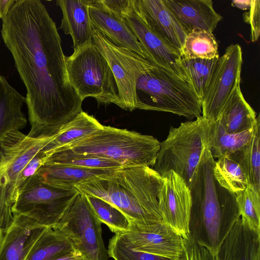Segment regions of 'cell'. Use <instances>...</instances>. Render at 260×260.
<instances>
[{"label":"cell","mask_w":260,"mask_h":260,"mask_svg":"<svg viewBox=\"0 0 260 260\" xmlns=\"http://www.w3.org/2000/svg\"><path fill=\"white\" fill-rule=\"evenodd\" d=\"M1 32L26 89L28 137L50 134L82 111L55 23L41 1L16 0L2 19Z\"/></svg>","instance_id":"cell-1"},{"label":"cell","mask_w":260,"mask_h":260,"mask_svg":"<svg viewBox=\"0 0 260 260\" xmlns=\"http://www.w3.org/2000/svg\"><path fill=\"white\" fill-rule=\"evenodd\" d=\"M164 177L151 167L123 166L75 187L85 196L101 198L128 219L132 232L164 222L159 208Z\"/></svg>","instance_id":"cell-2"},{"label":"cell","mask_w":260,"mask_h":260,"mask_svg":"<svg viewBox=\"0 0 260 260\" xmlns=\"http://www.w3.org/2000/svg\"><path fill=\"white\" fill-rule=\"evenodd\" d=\"M214 161L208 144L188 187L191 198L188 233L215 254L240 215L236 193L220 186L214 177Z\"/></svg>","instance_id":"cell-3"},{"label":"cell","mask_w":260,"mask_h":260,"mask_svg":"<svg viewBox=\"0 0 260 260\" xmlns=\"http://www.w3.org/2000/svg\"><path fill=\"white\" fill-rule=\"evenodd\" d=\"M128 58L136 80V109L191 120L201 116V101L188 82L131 50Z\"/></svg>","instance_id":"cell-4"},{"label":"cell","mask_w":260,"mask_h":260,"mask_svg":"<svg viewBox=\"0 0 260 260\" xmlns=\"http://www.w3.org/2000/svg\"><path fill=\"white\" fill-rule=\"evenodd\" d=\"M159 147L160 142L152 136L103 125L85 138L58 150L69 149L112 160L123 166L152 167Z\"/></svg>","instance_id":"cell-5"},{"label":"cell","mask_w":260,"mask_h":260,"mask_svg":"<svg viewBox=\"0 0 260 260\" xmlns=\"http://www.w3.org/2000/svg\"><path fill=\"white\" fill-rule=\"evenodd\" d=\"M208 125L209 122L200 116L177 127L171 126L167 138L160 142L153 169L162 177L174 171L189 187L208 144Z\"/></svg>","instance_id":"cell-6"},{"label":"cell","mask_w":260,"mask_h":260,"mask_svg":"<svg viewBox=\"0 0 260 260\" xmlns=\"http://www.w3.org/2000/svg\"><path fill=\"white\" fill-rule=\"evenodd\" d=\"M54 138H35L15 131L0 141V228L4 233L14 221L12 211L20 174L30 159Z\"/></svg>","instance_id":"cell-7"},{"label":"cell","mask_w":260,"mask_h":260,"mask_svg":"<svg viewBox=\"0 0 260 260\" xmlns=\"http://www.w3.org/2000/svg\"><path fill=\"white\" fill-rule=\"evenodd\" d=\"M65 60L70 83L82 101L92 97L99 104H114L121 107L112 70L93 43L66 56Z\"/></svg>","instance_id":"cell-8"},{"label":"cell","mask_w":260,"mask_h":260,"mask_svg":"<svg viewBox=\"0 0 260 260\" xmlns=\"http://www.w3.org/2000/svg\"><path fill=\"white\" fill-rule=\"evenodd\" d=\"M79 193L76 187L52 185L36 174L18 190L12 213L13 215L24 216L53 229Z\"/></svg>","instance_id":"cell-9"},{"label":"cell","mask_w":260,"mask_h":260,"mask_svg":"<svg viewBox=\"0 0 260 260\" xmlns=\"http://www.w3.org/2000/svg\"><path fill=\"white\" fill-rule=\"evenodd\" d=\"M53 229L71 238L78 251L89 260H108V251L102 237V222L84 194L80 192Z\"/></svg>","instance_id":"cell-10"},{"label":"cell","mask_w":260,"mask_h":260,"mask_svg":"<svg viewBox=\"0 0 260 260\" xmlns=\"http://www.w3.org/2000/svg\"><path fill=\"white\" fill-rule=\"evenodd\" d=\"M243 63L239 44H231L219 57L201 100L202 116L209 122L216 121L236 86L240 84Z\"/></svg>","instance_id":"cell-11"},{"label":"cell","mask_w":260,"mask_h":260,"mask_svg":"<svg viewBox=\"0 0 260 260\" xmlns=\"http://www.w3.org/2000/svg\"><path fill=\"white\" fill-rule=\"evenodd\" d=\"M121 16L142 45L150 61L188 83L180 66L181 52L150 28L136 9L134 0L130 8Z\"/></svg>","instance_id":"cell-12"},{"label":"cell","mask_w":260,"mask_h":260,"mask_svg":"<svg viewBox=\"0 0 260 260\" xmlns=\"http://www.w3.org/2000/svg\"><path fill=\"white\" fill-rule=\"evenodd\" d=\"M159 197V208L164 222L182 238L188 235L191 205L190 189L185 181L173 171L164 176Z\"/></svg>","instance_id":"cell-13"},{"label":"cell","mask_w":260,"mask_h":260,"mask_svg":"<svg viewBox=\"0 0 260 260\" xmlns=\"http://www.w3.org/2000/svg\"><path fill=\"white\" fill-rule=\"evenodd\" d=\"M92 43L105 57L116 81L121 108L136 109V80L129 64L128 49L114 45L101 32L95 30Z\"/></svg>","instance_id":"cell-14"},{"label":"cell","mask_w":260,"mask_h":260,"mask_svg":"<svg viewBox=\"0 0 260 260\" xmlns=\"http://www.w3.org/2000/svg\"><path fill=\"white\" fill-rule=\"evenodd\" d=\"M122 234L131 247L138 251L171 260H176L183 252V238L165 222L149 225L142 232Z\"/></svg>","instance_id":"cell-15"},{"label":"cell","mask_w":260,"mask_h":260,"mask_svg":"<svg viewBox=\"0 0 260 260\" xmlns=\"http://www.w3.org/2000/svg\"><path fill=\"white\" fill-rule=\"evenodd\" d=\"M88 13L94 30L101 32L114 45L148 60L142 45L122 16L106 9L99 0H89Z\"/></svg>","instance_id":"cell-16"},{"label":"cell","mask_w":260,"mask_h":260,"mask_svg":"<svg viewBox=\"0 0 260 260\" xmlns=\"http://www.w3.org/2000/svg\"><path fill=\"white\" fill-rule=\"evenodd\" d=\"M134 5L150 28L181 53L187 34L163 0H134Z\"/></svg>","instance_id":"cell-17"},{"label":"cell","mask_w":260,"mask_h":260,"mask_svg":"<svg viewBox=\"0 0 260 260\" xmlns=\"http://www.w3.org/2000/svg\"><path fill=\"white\" fill-rule=\"evenodd\" d=\"M13 216V223L4 235L0 260H25L37 241L48 228L24 216Z\"/></svg>","instance_id":"cell-18"},{"label":"cell","mask_w":260,"mask_h":260,"mask_svg":"<svg viewBox=\"0 0 260 260\" xmlns=\"http://www.w3.org/2000/svg\"><path fill=\"white\" fill-rule=\"evenodd\" d=\"M216 260H260V232L241 217L235 223L215 253Z\"/></svg>","instance_id":"cell-19"},{"label":"cell","mask_w":260,"mask_h":260,"mask_svg":"<svg viewBox=\"0 0 260 260\" xmlns=\"http://www.w3.org/2000/svg\"><path fill=\"white\" fill-rule=\"evenodd\" d=\"M187 34L194 29L212 32L221 16L213 8L211 0H163Z\"/></svg>","instance_id":"cell-20"},{"label":"cell","mask_w":260,"mask_h":260,"mask_svg":"<svg viewBox=\"0 0 260 260\" xmlns=\"http://www.w3.org/2000/svg\"><path fill=\"white\" fill-rule=\"evenodd\" d=\"M62 13L59 27L72 38L74 51L92 43L94 30L88 13L89 0H57Z\"/></svg>","instance_id":"cell-21"},{"label":"cell","mask_w":260,"mask_h":260,"mask_svg":"<svg viewBox=\"0 0 260 260\" xmlns=\"http://www.w3.org/2000/svg\"><path fill=\"white\" fill-rule=\"evenodd\" d=\"M25 98L0 75V141L10 132L19 131L27 124L22 111Z\"/></svg>","instance_id":"cell-22"},{"label":"cell","mask_w":260,"mask_h":260,"mask_svg":"<svg viewBox=\"0 0 260 260\" xmlns=\"http://www.w3.org/2000/svg\"><path fill=\"white\" fill-rule=\"evenodd\" d=\"M256 114L245 100L239 84L223 107L218 119L226 132L238 134L251 129Z\"/></svg>","instance_id":"cell-23"},{"label":"cell","mask_w":260,"mask_h":260,"mask_svg":"<svg viewBox=\"0 0 260 260\" xmlns=\"http://www.w3.org/2000/svg\"><path fill=\"white\" fill-rule=\"evenodd\" d=\"M115 170L85 168L46 162L40 167L36 175L52 185L75 187L80 183L110 173Z\"/></svg>","instance_id":"cell-24"},{"label":"cell","mask_w":260,"mask_h":260,"mask_svg":"<svg viewBox=\"0 0 260 260\" xmlns=\"http://www.w3.org/2000/svg\"><path fill=\"white\" fill-rule=\"evenodd\" d=\"M93 116L82 111L70 121L60 125L54 138L41 150L50 156L53 152L88 136L102 126Z\"/></svg>","instance_id":"cell-25"},{"label":"cell","mask_w":260,"mask_h":260,"mask_svg":"<svg viewBox=\"0 0 260 260\" xmlns=\"http://www.w3.org/2000/svg\"><path fill=\"white\" fill-rule=\"evenodd\" d=\"M75 252L79 251L71 238L57 229L48 228L25 260H56Z\"/></svg>","instance_id":"cell-26"},{"label":"cell","mask_w":260,"mask_h":260,"mask_svg":"<svg viewBox=\"0 0 260 260\" xmlns=\"http://www.w3.org/2000/svg\"><path fill=\"white\" fill-rule=\"evenodd\" d=\"M244 171L249 185L260 191V118L256 117L250 141L239 150L229 155Z\"/></svg>","instance_id":"cell-27"},{"label":"cell","mask_w":260,"mask_h":260,"mask_svg":"<svg viewBox=\"0 0 260 260\" xmlns=\"http://www.w3.org/2000/svg\"><path fill=\"white\" fill-rule=\"evenodd\" d=\"M253 127L240 133L230 134L218 120L209 122L208 147L213 158L229 156L245 145L251 138Z\"/></svg>","instance_id":"cell-28"},{"label":"cell","mask_w":260,"mask_h":260,"mask_svg":"<svg viewBox=\"0 0 260 260\" xmlns=\"http://www.w3.org/2000/svg\"><path fill=\"white\" fill-rule=\"evenodd\" d=\"M219 57L218 44L212 32L194 29L187 34L181 49V58L212 59Z\"/></svg>","instance_id":"cell-29"},{"label":"cell","mask_w":260,"mask_h":260,"mask_svg":"<svg viewBox=\"0 0 260 260\" xmlns=\"http://www.w3.org/2000/svg\"><path fill=\"white\" fill-rule=\"evenodd\" d=\"M218 58H181L180 63L182 71L201 103Z\"/></svg>","instance_id":"cell-30"},{"label":"cell","mask_w":260,"mask_h":260,"mask_svg":"<svg viewBox=\"0 0 260 260\" xmlns=\"http://www.w3.org/2000/svg\"><path fill=\"white\" fill-rule=\"evenodd\" d=\"M213 172L220 186L235 193L244 190L249 185L242 168L228 156L215 160Z\"/></svg>","instance_id":"cell-31"},{"label":"cell","mask_w":260,"mask_h":260,"mask_svg":"<svg viewBox=\"0 0 260 260\" xmlns=\"http://www.w3.org/2000/svg\"><path fill=\"white\" fill-rule=\"evenodd\" d=\"M85 196L96 217L111 232L121 234L131 231L128 219L118 209L101 198L91 196Z\"/></svg>","instance_id":"cell-32"},{"label":"cell","mask_w":260,"mask_h":260,"mask_svg":"<svg viewBox=\"0 0 260 260\" xmlns=\"http://www.w3.org/2000/svg\"><path fill=\"white\" fill-rule=\"evenodd\" d=\"M47 162L91 169H116L123 167L121 164L112 160L78 154L69 149L54 151L49 156Z\"/></svg>","instance_id":"cell-33"},{"label":"cell","mask_w":260,"mask_h":260,"mask_svg":"<svg viewBox=\"0 0 260 260\" xmlns=\"http://www.w3.org/2000/svg\"><path fill=\"white\" fill-rule=\"evenodd\" d=\"M236 194L241 219L252 229L260 232V191L248 185Z\"/></svg>","instance_id":"cell-34"},{"label":"cell","mask_w":260,"mask_h":260,"mask_svg":"<svg viewBox=\"0 0 260 260\" xmlns=\"http://www.w3.org/2000/svg\"><path fill=\"white\" fill-rule=\"evenodd\" d=\"M107 251L114 260H171L134 250L122 233L115 234L110 239Z\"/></svg>","instance_id":"cell-35"},{"label":"cell","mask_w":260,"mask_h":260,"mask_svg":"<svg viewBox=\"0 0 260 260\" xmlns=\"http://www.w3.org/2000/svg\"><path fill=\"white\" fill-rule=\"evenodd\" d=\"M183 250L176 260H216L215 254L200 245L189 235L183 238Z\"/></svg>","instance_id":"cell-36"},{"label":"cell","mask_w":260,"mask_h":260,"mask_svg":"<svg viewBox=\"0 0 260 260\" xmlns=\"http://www.w3.org/2000/svg\"><path fill=\"white\" fill-rule=\"evenodd\" d=\"M49 156L41 150L30 159L20 174L17 184L18 192L26 181L36 175L40 167L47 162Z\"/></svg>","instance_id":"cell-37"},{"label":"cell","mask_w":260,"mask_h":260,"mask_svg":"<svg viewBox=\"0 0 260 260\" xmlns=\"http://www.w3.org/2000/svg\"><path fill=\"white\" fill-rule=\"evenodd\" d=\"M243 19L250 25L251 41H257L260 32V1L252 0L249 11L243 14Z\"/></svg>","instance_id":"cell-38"},{"label":"cell","mask_w":260,"mask_h":260,"mask_svg":"<svg viewBox=\"0 0 260 260\" xmlns=\"http://www.w3.org/2000/svg\"><path fill=\"white\" fill-rule=\"evenodd\" d=\"M133 0H99L106 9L121 16L131 6Z\"/></svg>","instance_id":"cell-39"},{"label":"cell","mask_w":260,"mask_h":260,"mask_svg":"<svg viewBox=\"0 0 260 260\" xmlns=\"http://www.w3.org/2000/svg\"><path fill=\"white\" fill-rule=\"evenodd\" d=\"M16 0H0V18L4 19Z\"/></svg>","instance_id":"cell-40"},{"label":"cell","mask_w":260,"mask_h":260,"mask_svg":"<svg viewBox=\"0 0 260 260\" xmlns=\"http://www.w3.org/2000/svg\"><path fill=\"white\" fill-rule=\"evenodd\" d=\"M252 0H244V1H237L235 0L232 1V5L234 7L238 8L240 9L246 10H249L251 7Z\"/></svg>","instance_id":"cell-41"},{"label":"cell","mask_w":260,"mask_h":260,"mask_svg":"<svg viewBox=\"0 0 260 260\" xmlns=\"http://www.w3.org/2000/svg\"><path fill=\"white\" fill-rule=\"evenodd\" d=\"M56 260H89L80 252H75Z\"/></svg>","instance_id":"cell-42"},{"label":"cell","mask_w":260,"mask_h":260,"mask_svg":"<svg viewBox=\"0 0 260 260\" xmlns=\"http://www.w3.org/2000/svg\"><path fill=\"white\" fill-rule=\"evenodd\" d=\"M4 237V233L2 231L1 229L0 228V247L2 245L3 240Z\"/></svg>","instance_id":"cell-43"}]
</instances>
